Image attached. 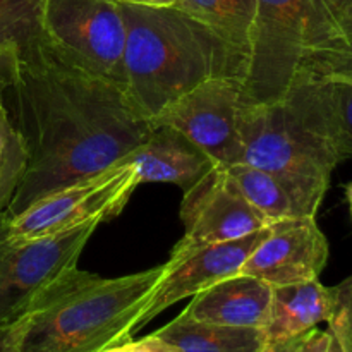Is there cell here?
<instances>
[{"instance_id":"cell-1","label":"cell","mask_w":352,"mask_h":352,"mask_svg":"<svg viewBox=\"0 0 352 352\" xmlns=\"http://www.w3.org/2000/svg\"><path fill=\"white\" fill-rule=\"evenodd\" d=\"M10 120L28 168L6 215L120 164L153 131L117 82L79 67L40 38L19 52Z\"/></svg>"},{"instance_id":"cell-2","label":"cell","mask_w":352,"mask_h":352,"mask_svg":"<svg viewBox=\"0 0 352 352\" xmlns=\"http://www.w3.org/2000/svg\"><path fill=\"white\" fill-rule=\"evenodd\" d=\"M120 3L126 26L124 89L146 119L201 82L243 81L248 58L175 7Z\"/></svg>"},{"instance_id":"cell-3","label":"cell","mask_w":352,"mask_h":352,"mask_svg":"<svg viewBox=\"0 0 352 352\" xmlns=\"http://www.w3.org/2000/svg\"><path fill=\"white\" fill-rule=\"evenodd\" d=\"M164 265L105 278L74 268L26 315L19 352H105L133 339Z\"/></svg>"},{"instance_id":"cell-4","label":"cell","mask_w":352,"mask_h":352,"mask_svg":"<svg viewBox=\"0 0 352 352\" xmlns=\"http://www.w3.org/2000/svg\"><path fill=\"white\" fill-rule=\"evenodd\" d=\"M318 76L299 82L280 100L244 105L241 120V162L275 175L302 217H316L340 164L327 127Z\"/></svg>"},{"instance_id":"cell-5","label":"cell","mask_w":352,"mask_h":352,"mask_svg":"<svg viewBox=\"0 0 352 352\" xmlns=\"http://www.w3.org/2000/svg\"><path fill=\"white\" fill-rule=\"evenodd\" d=\"M244 105L280 100L313 76L352 67V43L327 0H256Z\"/></svg>"},{"instance_id":"cell-6","label":"cell","mask_w":352,"mask_h":352,"mask_svg":"<svg viewBox=\"0 0 352 352\" xmlns=\"http://www.w3.org/2000/svg\"><path fill=\"white\" fill-rule=\"evenodd\" d=\"M102 222L91 220L65 232L19 239L0 226V327L30 313L52 284L78 268L79 256Z\"/></svg>"},{"instance_id":"cell-7","label":"cell","mask_w":352,"mask_h":352,"mask_svg":"<svg viewBox=\"0 0 352 352\" xmlns=\"http://www.w3.org/2000/svg\"><path fill=\"white\" fill-rule=\"evenodd\" d=\"M41 28L58 54L124 88L126 26L117 0H45Z\"/></svg>"},{"instance_id":"cell-8","label":"cell","mask_w":352,"mask_h":352,"mask_svg":"<svg viewBox=\"0 0 352 352\" xmlns=\"http://www.w3.org/2000/svg\"><path fill=\"white\" fill-rule=\"evenodd\" d=\"M133 165L119 164L91 179L52 192L17 215H0L6 236L31 239L65 232L91 220L107 222L120 215L138 189Z\"/></svg>"},{"instance_id":"cell-9","label":"cell","mask_w":352,"mask_h":352,"mask_svg":"<svg viewBox=\"0 0 352 352\" xmlns=\"http://www.w3.org/2000/svg\"><path fill=\"white\" fill-rule=\"evenodd\" d=\"M243 81L215 78L201 82L162 110L153 126H170L201 148L220 167L243 160Z\"/></svg>"},{"instance_id":"cell-10","label":"cell","mask_w":352,"mask_h":352,"mask_svg":"<svg viewBox=\"0 0 352 352\" xmlns=\"http://www.w3.org/2000/svg\"><path fill=\"white\" fill-rule=\"evenodd\" d=\"M268 232L270 226L227 243L189 248L174 246L170 260L164 263V274L157 287L148 298L146 306L138 318L134 333L140 332L151 320L157 318L175 302L192 298L210 285L241 274L244 261L248 260L254 246L268 236Z\"/></svg>"},{"instance_id":"cell-11","label":"cell","mask_w":352,"mask_h":352,"mask_svg":"<svg viewBox=\"0 0 352 352\" xmlns=\"http://www.w3.org/2000/svg\"><path fill=\"white\" fill-rule=\"evenodd\" d=\"M184 236L175 248L236 241L268 227V220L246 201L226 167H217L181 203Z\"/></svg>"},{"instance_id":"cell-12","label":"cell","mask_w":352,"mask_h":352,"mask_svg":"<svg viewBox=\"0 0 352 352\" xmlns=\"http://www.w3.org/2000/svg\"><path fill=\"white\" fill-rule=\"evenodd\" d=\"M329 261V241L315 217H298L270 223V232L254 246L241 274L275 285L320 278Z\"/></svg>"},{"instance_id":"cell-13","label":"cell","mask_w":352,"mask_h":352,"mask_svg":"<svg viewBox=\"0 0 352 352\" xmlns=\"http://www.w3.org/2000/svg\"><path fill=\"white\" fill-rule=\"evenodd\" d=\"M120 164L133 165L140 184L168 182L188 192L219 164L170 126H153L150 136Z\"/></svg>"},{"instance_id":"cell-14","label":"cell","mask_w":352,"mask_h":352,"mask_svg":"<svg viewBox=\"0 0 352 352\" xmlns=\"http://www.w3.org/2000/svg\"><path fill=\"white\" fill-rule=\"evenodd\" d=\"M272 302V285L237 274L192 296L184 315L215 325L263 329Z\"/></svg>"},{"instance_id":"cell-15","label":"cell","mask_w":352,"mask_h":352,"mask_svg":"<svg viewBox=\"0 0 352 352\" xmlns=\"http://www.w3.org/2000/svg\"><path fill=\"white\" fill-rule=\"evenodd\" d=\"M332 309V287L320 278L272 287V302L263 325L265 344L294 339L327 322Z\"/></svg>"},{"instance_id":"cell-16","label":"cell","mask_w":352,"mask_h":352,"mask_svg":"<svg viewBox=\"0 0 352 352\" xmlns=\"http://www.w3.org/2000/svg\"><path fill=\"white\" fill-rule=\"evenodd\" d=\"M153 336L179 352H261L265 347L261 329L198 322L184 313L153 332Z\"/></svg>"},{"instance_id":"cell-17","label":"cell","mask_w":352,"mask_h":352,"mask_svg":"<svg viewBox=\"0 0 352 352\" xmlns=\"http://www.w3.org/2000/svg\"><path fill=\"white\" fill-rule=\"evenodd\" d=\"M172 7L205 24L229 47L250 57L258 12L256 0H175Z\"/></svg>"},{"instance_id":"cell-18","label":"cell","mask_w":352,"mask_h":352,"mask_svg":"<svg viewBox=\"0 0 352 352\" xmlns=\"http://www.w3.org/2000/svg\"><path fill=\"white\" fill-rule=\"evenodd\" d=\"M226 168L241 195L268 220V223L302 217L301 210L296 205L294 198L289 195L285 186L270 172L244 162L229 165Z\"/></svg>"},{"instance_id":"cell-19","label":"cell","mask_w":352,"mask_h":352,"mask_svg":"<svg viewBox=\"0 0 352 352\" xmlns=\"http://www.w3.org/2000/svg\"><path fill=\"white\" fill-rule=\"evenodd\" d=\"M318 91L339 160L352 158V81L340 71L325 72L318 76Z\"/></svg>"},{"instance_id":"cell-20","label":"cell","mask_w":352,"mask_h":352,"mask_svg":"<svg viewBox=\"0 0 352 352\" xmlns=\"http://www.w3.org/2000/svg\"><path fill=\"white\" fill-rule=\"evenodd\" d=\"M28 148L0 103V215L6 213L28 168Z\"/></svg>"},{"instance_id":"cell-21","label":"cell","mask_w":352,"mask_h":352,"mask_svg":"<svg viewBox=\"0 0 352 352\" xmlns=\"http://www.w3.org/2000/svg\"><path fill=\"white\" fill-rule=\"evenodd\" d=\"M45 0H0V45L24 50L43 38Z\"/></svg>"},{"instance_id":"cell-22","label":"cell","mask_w":352,"mask_h":352,"mask_svg":"<svg viewBox=\"0 0 352 352\" xmlns=\"http://www.w3.org/2000/svg\"><path fill=\"white\" fill-rule=\"evenodd\" d=\"M327 323L342 351L352 352V275L332 287V309Z\"/></svg>"},{"instance_id":"cell-23","label":"cell","mask_w":352,"mask_h":352,"mask_svg":"<svg viewBox=\"0 0 352 352\" xmlns=\"http://www.w3.org/2000/svg\"><path fill=\"white\" fill-rule=\"evenodd\" d=\"M330 342L329 330L313 329L294 339L265 344L261 352H325Z\"/></svg>"},{"instance_id":"cell-24","label":"cell","mask_w":352,"mask_h":352,"mask_svg":"<svg viewBox=\"0 0 352 352\" xmlns=\"http://www.w3.org/2000/svg\"><path fill=\"white\" fill-rule=\"evenodd\" d=\"M19 48L14 45H0V103L14 86L19 76Z\"/></svg>"},{"instance_id":"cell-25","label":"cell","mask_w":352,"mask_h":352,"mask_svg":"<svg viewBox=\"0 0 352 352\" xmlns=\"http://www.w3.org/2000/svg\"><path fill=\"white\" fill-rule=\"evenodd\" d=\"M105 352H179L177 349L170 346V344L164 342L162 339H158L157 336H148L143 337L140 340H126L124 344L116 347H110Z\"/></svg>"},{"instance_id":"cell-26","label":"cell","mask_w":352,"mask_h":352,"mask_svg":"<svg viewBox=\"0 0 352 352\" xmlns=\"http://www.w3.org/2000/svg\"><path fill=\"white\" fill-rule=\"evenodd\" d=\"M24 322H26V316L21 318L19 322L12 323V325L0 327V352H19Z\"/></svg>"},{"instance_id":"cell-27","label":"cell","mask_w":352,"mask_h":352,"mask_svg":"<svg viewBox=\"0 0 352 352\" xmlns=\"http://www.w3.org/2000/svg\"><path fill=\"white\" fill-rule=\"evenodd\" d=\"M122 3H134V6H148V7H172L175 0H117Z\"/></svg>"},{"instance_id":"cell-28","label":"cell","mask_w":352,"mask_h":352,"mask_svg":"<svg viewBox=\"0 0 352 352\" xmlns=\"http://www.w3.org/2000/svg\"><path fill=\"white\" fill-rule=\"evenodd\" d=\"M339 21H340V26H342L344 33L347 34V38H349L351 43H352V3L347 7L346 10H344L342 14H340Z\"/></svg>"},{"instance_id":"cell-29","label":"cell","mask_w":352,"mask_h":352,"mask_svg":"<svg viewBox=\"0 0 352 352\" xmlns=\"http://www.w3.org/2000/svg\"><path fill=\"white\" fill-rule=\"evenodd\" d=\"M327 2H329V6L332 7L333 12L337 14V17H340V14H342L344 10L351 6L352 0H327Z\"/></svg>"},{"instance_id":"cell-30","label":"cell","mask_w":352,"mask_h":352,"mask_svg":"<svg viewBox=\"0 0 352 352\" xmlns=\"http://www.w3.org/2000/svg\"><path fill=\"white\" fill-rule=\"evenodd\" d=\"M325 352H344L342 347L339 346V342H337L336 337H333L332 333H330V342H329V346H327Z\"/></svg>"},{"instance_id":"cell-31","label":"cell","mask_w":352,"mask_h":352,"mask_svg":"<svg viewBox=\"0 0 352 352\" xmlns=\"http://www.w3.org/2000/svg\"><path fill=\"white\" fill-rule=\"evenodd\" d=\"M346 198L347 203H349V210H351V215H352V182L346 186Z\"/></svg>"},{"instance_id":"cell-32","label":"cell","mask_w":352,"mask_h":352,"mask_svg":"<svg viewBox=\"0 0 352 352\" xmlns=\"http://www.w3.org/2000/svg\"><path fill=\"white\" fill-rule=\"evenodd\" d=\"M339 71L342 72V74L346 76L347 79H351V81H352V67H347V69H339Z\"/></svg>"}]
</instances>
